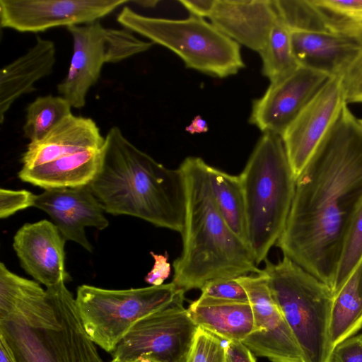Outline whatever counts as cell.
Returning a JSON list of instances; mask_svg holds the SVG:
<instances>
[{
	"instance_id": "22",
	"label": "cell",
	"mask_w": 362,
	"mask_h": 362,
	"mask_svg": "<svg viewBox=\"0 0 362 362\" xmlns=\"http://www.w3.org/2000/svg\"><path fill=\"white\" fill-rule=\"evenodd\" d=\"M198 327L221 339L243 341L252 332L254 316L250 302L201 296L187 308Z\"/></svg>"
},
{
	"instance_id": "36",
	"label": "cell",
	"mask_w": 362,
	"mask_h": 362,
	"mask_svg": "<svg viewBox=\"0 0 362 362\" xmlns=\"http://www.w3.org/2000/svg\"><path fill=\"white\" fill-rule=\"evenodd\" d=\"M154 259L152 269L147 274L145 281L151 286H160L170 274L171 267L167 253L165 255L150 252Z\"/></svg>"
},
{
	"instance_id": "2",
	"label": "cell",
	"mask_w": 362,
	"mask_h": 362,
	"mask_svg": "<svg viewBox=\"0 0 362 362\" xmlns=\"http://www.w3.org/2000/svg\"><path fill=\"white\" fill-rule=\"evenodd\" d=\"M88 185L105 212L134 216L181 233L185 192L180 170L155 160L118 127L105 136L100 165Z\"/></svg>"
},
{
	"instance_id": "19",
	"label": "cell",
	"mask_w": 362,
	"mask_h": 362,
	"mask_svg": "<svg viewBox=\"0 0 362 362\" xmlns=\"http://www.w3.org/2000/svg\"><path fill=\"white\" fill-rule=\"evenodd\" d=\"M105 136L89 117H66L41 139L29 142L21 157L23 168L45 164L91 148H101Z\"/></svg>"
},
{
	"instance_id": "39",
	"label": "cell",
	"mask_w": 362,
	"mask_h": 362,
	"mask_svg": "<svg viewBox=\"0 0 362 362\" xmlns=\"http://www.w3.org/2000/svg\"><path fill=\"white\" fill-rule=\"evenodd\" d=\"M185 130L191 134L205 133L209 130L206 121L200 115L196 116L192 122L185 128Z\"/></svg>"
},
{
	"instance_id": "33",
	"label": "cell",
	"mask_w": 362,
	"mask_h": 362,
	"mask_svg": "<svg viewBox=\"0 0 362 362\" xmlns=\"http://www.w3.org/2000/svg\"><path fill=\"white\" fill-rule=\"evenodd\" d=\"M201 296L216 299L250 302L248 295L238 278L219 279L206 284Z\"/></svg>"
},
{
	"instance_id": "15",
	"label": "cell",
	"mask_w": 362,
	"mask_h": 362,
	"mask_svg": "<svg viewBox=\"0 0 362 362\" xmlns=\"http://www.w3.org/2000/svg\"><path fill=\"white\" fill-rule=\"evenodd\" d=\"M33 207L49 215L64 239L93 251L85 228L103 230L109 225L105 211L89 185L45 189L35 194Z\"/></svg>"
},
{
	"instance_id": "27",
	"label": "cell",
	"mask_w": 362,
	"mask_h": 362,
	"mask_svg": "<svg viewBox=\"0 0 362 362\" xmlns=\"http://www.w3.org/2000/svg\"><path fill=\"white\" fill-rule=\"evenodd\" d=\"M71 108L69 102L60 95L37 97L26 107L23 127L24 136L30 142L41 139L72 114Z\"/></svg>"
},
{
	"instance_id": "5",
	"label": "cell",
	"mask_w": 362,
	"mask_h": 362,
	"mask_svg": "<svg viewBox=\"0 0 362 362\" xmlns=\"http://www.w3.org/2000/svg\"><path fill=\"white\" fill-rule=\"evenodd\" d=\"M264 262L262 270L272 296L301 350L304 362H331L332 290L285 256L276 264L268 259Z\"/></svg>"
},
{
	"instance_id": "16",
	"label": "cell",
	"mask_w": 362,
	"mask_h": 362,
	"mask_svg": "<svg viewBox=\"0 0 362 362\" xmlns=\"http://www.w3.org/2000/svg\"><path fill=\"white\" fill-rule=\"evenodd\" d=\"M65 242L53 222L41 220L22 226L13 247L25 272L49 288L70 279L65 269Z\"/></svg>"
},
{
	"instance_id": "4",
	"label": "cell",
	"mask_w": 362,
	"mask_h": 362,
	"mask_svg": "<svg viewBox=\"0 0 362 362\" xmlns=\"http://www.w3.org/2000/svg\"><path fill=\"white\" fill-rule=\"evenodd\" d=\"M238 176L245 204L247 243L259 264L279 239L295 193L296 177L282 136L264 133Z\"/></svg>"
},
{
	"instance_id": "24",
	"label": "cell",
	"mask_w": 362,
	"mask_h": 362,
	"mask_svg": "<svg viewBox=\"0 0 362 362\" xmlns=\"http://www.w3.org/2000/svg\"><path fill=\"white\" fill-rule=\"evenodd\" d=\"M362 327V260L334 295L330 340L334 348Z\"/></svg>"
},
{
	"instance_id": "32",
	"label": "cell",
	"mask_w": 362,
	"mask_h": 362,
	"mask_svg": "<svg viewBox=\"0 0 362 362\" xmlns=\"http://www.w3.org/2000/svg\"><path fill=\"white\" fill-rule=\"evenodd\" d=\"M344 103L362 104V45L339 76Z\"/></svg>"
},
{
	"instance_id": "29",
	"label": "cell",
	"mask_w": 362,
	"mask_h": 362,
	"mask_svg": "<svg viewBox=\"0 0 362 362\" xmlns=\"http://www.w3.org/2000/svg\"><path fill=\"white\" fill-rule=\"evenodd\" d=\"M279 19L291 30L329 32L310 0L273 1Z\"/></svg>"
},
{
	"instance_id": "18",
	"label": "cell",
	"mask_w": 362,
	"mask_h": 362,
	"mask_svg": "<svg viewBox=\"0 0 362 362\" xmlns=\"http://www.w3.org/2000/svg\"><path fill=\"white\" fill-rule=\"evenodd\" d=\"M209 18L222 33L259 53L279 19L269 0H216Z\"/></svg>"
},
{
	"instance_id": "11",
	"label": "cell",
	"mask_w": 362,
	"mask_h": 362,
	"mask_svg": "<svg viewBox=\"0 0 362 362\" xmlns=\"http://www.w3.org/2000/svg\"><path fill=\"white\" fill-rule=\"evenodd\" d=\"M129 0H0V25L21 33H40L91 23Z\"/></svg>"
},
{
	"instance_id": "12",
	"label": "cell",
	"mask_w": 362,
	"mask_h": 362,
	"mask_svg": "<svg viewBox=\"0 0 362 362\" xmlns=\"http://www.w3.org/2000/svg\"><path fill=\"white\" fill-rule=\"evenodd\" d=\"M238 279L248 295L254 316L253 330L242 342L254 355L272 362H304L301 350L273 299L263 270Z\"/></svg>"
},
{
	"instance_id": "40",
	"label": "cell",
	"mask_w": 362,
	"mask_h": 362,
	"mask_svg": "<svg viewBox=\"0 0 362 362\" xmlns=\"http://www.w3.org/2000/svg\"><path fill=\"white\" fill-rule=\"evenodd\" d=\"M0 362H17L5 339L0 336Z\"/></svg>"
},
{
	"instance_id": "28",
	"label": "cell",
	"mask_w": 362,
	"mask_h": 362,
	"mask_svg": "<svg viewBox=\"0 0 362 362\" xmlns=\"http://www.w3.org/2000/svg\"><path fill=\"white\" fill-rule=\"evenodd\" d=\"M327 30L362 42V0H310Z\"/></svg>"
},
{
	"instance_id": "37",
	"label": "cell",
	"mask_w": 362,
	"mask_h": 362,
	"mask_svg": "<svg viewBox=\"0 0 362 362\" xmlns=\"http://www.w3.org/2000/svg\"><path fill=\"white\" fill-rule=\"evenodd\" d=\"M225 362H256V360L242 341H228L226 344Z\"/></svg>"
},
{
	"instance_id": "1",
	"label": "cell",
	"mask_w": 362,
	"mask_h": 362,
	"mask_svg": "<svg viewBox=\"0 0 362 362\" xmlns=\"http://www.w3.org/2000/svg\"><path fill=\"white\" fill-rule=\"evenodd\" d=\"M362 202V120L343 104L296 180L284 256L332 290L344 240Z\"/></svg>"
},
{
	"instance_id": "7",
	"label": "cell",
	"mask_w": 362,
	"mask_h": 362,
	"mask_svg": "<svg viewBox=\"0 0 362 362\" xmlns=\"http://www.w3.org/2000/svg\"><path fill=\"white\" fill-rule=\"evenodd\" d=\"M59 325L30 328L14 322H0V336L17 362H103L84 329L76 299L65 282L46 288Z\"/></svg>"
},
{
	"instance_id": "42",
	"label": "cell",
	"mask_w": 362,
	"mask_h": 362,
	"mask_svg": "<svg viewBox=\"0 0 362 362\" xmlns=\"http://www.w3.org/2000/svg\"><path fill=\"white\" fill-rule=\"evenodd\" d=\"M158 2V1H129V3L137 4L140 5L141 6H144V7H154Z\"/></svg>"
},
{
	"instance_id": "8",
	"label": "cell",
	"mask_w": 362,
	"mask_h": 362,
	"mask_svg": "<svg viewBox=\"0 0 362 362\" xmlns=\"http://www.w3.org/2000/svg\"><path fill=\"white\" fill-rule=\"evenodd\" d=\"M182 291L173 282L124 290L81 285L75 299L90 339L112 354L139 320L170 303Z\"/></svg>"
},
{
	"instance_id": "35",
	"label": "cell",
	"mask_w": 362,
	"mask_h": 362,
	"mask_svg": "<svg viewBox=\"0 0 362 362\" xmlns=\"http://www.w3.org/2000/svg\"><path fill=\"white\" fill-rule=\"evenodd\" d=\"M331 362H362V334L354 335L334 346Z\"/></svg>"
},
{
	"instance_id": "6",
	"label": "cell",
	"mask_w": 362,
	"mask_h": 362,
	"mask_svg": "<svg viewBox=\"0 0 362 362\" xmlns=\"http://www.w3.org/2000/svg\"><path fill=\"white\" fill-rule=\"evenodd\" d=\"M117 21L124 28L175 52L187 68L222 78L245 67L239 44L204 18L149 17L124 6Z\"/></svg>"
},
{
	"instance_id": "23",
	"label": "cell",
	"mask_w": 362,
	"mask_h": 362,
	"mask_svg": "<svg viewBox=\"0 0 362 362\" xmlns=\"http://www.w3.org/2000/svg\"><path fill=\"white\" fill-rule=\"evenodd\" d=\"M102 148L82 151L30 168H21L18 177L45 189L89 185L97 174Z\"/></svg>"
},
{
	"instance_id": "13",
	"label": "cell",
	"mask_w": 362,
	"mask_h": 362,
	"mask_svg": "<svg viewBox=\"0 0 362 362\" xmlns=\"http://www.w3.org/2000/svg\"><path fill=\"white\" fill-rule=\"evenodd\" d=\"M329 78L300 66L286 77L270 82L264 95L253 101L249 122L263 133L282 136Z\"/></svg>"
},
{
	"instance_id": "25",
	"label": "cell",
	"mask_w": 362,
	"mask_h": 362,
	"mask_svg": "<svg viewBox=\"0 0 362 362\" xmlns=\"http://www.w3.org/2000/svg\"><path fill=\"white\" fill-rule=\"evenodd\" d=\"M207 170L213 197L220 213L231 230L247 245L245 204L239 176L209 165Z\"/></svg>"
},
{
	"instance_id": "10",
	"label": "cell",
	"mask_w": 362,
	"mask_h": 362,
	"mask_svg": "<svg viewBox=\"0 0 362 362\" xmlns=\"http://www.w3.org/2000/svg\"><path fill=\"white\" fill-rule=\"evenodd\" d=\"M185 293L139 320L111 354L112 360L148 356L159 362H186L198 326L183 306Z\"/></svg>"
},
{
	"instance_id": "34",
	"label": "cell",
	"mask_w": 362,
	"mask_h": 362,
	"mask_svg": "<svg viewBox=\"0 0 362 362\" xmlns=\"http://www.w3.org/2000/svg\"><path fill=\"white\" fill-rule=\"evenodd\" d=\"M35 195L25 189H0V218H6L18 211L33 206Z\"/></svg>"
},
{
	"instance_id": "41",
	"label": "cell",
	"mask_w": 362,
	"mask_h": 362,
	"mask_svg": "<svg viewBox=\"0 0 362 362\" xmlns=\"http://www.w3.org/2000/svg\"><path fill=\"white\" fill-rule=\"evenodd\" d=\"M110 362H159L158 361H156L154 358L148 357V356H140L136 358L129 359L127 361H117L112 360Z\"/></svg>"
},
{
	"instance_id": "38",
	"label": "cell",
	"mask_w": 362,
	"mask_h": 362,
	"mask_svg": "<svg viewBox=\"0 0 362 362\" xmlns=\"http://www.w3.org/2000/svg\"><path fill=\"white\" fill-rule=\"evenodd\" d=\"M216 0H180L179 2L191 13L192 16L204 18L211 15Z\"/></svg>"
},
{
	"instance_id": "3",
	"label": "cell",
	"mask_w": 362,
	"mask_h": 362,
	"mask_svg": "<svg viewBox=\"0 0 362 362\" xmlns=\"http://www.w3.org/2000/svg\"><path fill=\"white\" fill-rule=\"evenodd\" d=\"M201 158L187 157L179 166L185 192L182 249L173 262V283L185 292L209 282L235 279L262 269L246 243L229 228L214 201Z\"/></svg>"
},
{
	"instance_id": "9",
	"label": "cell",
	"mask_w": 362,
	"mask_h": 362,
	"mask_svg": "<svg viewBox=\"0 0 362 362\" xmlns=\"http://www.w3.org/2000/svg\"><path fill=\"white\" fill-rule=\"evenodd\" d=\"M73 52L66 75L57 85L60 96L71 107L81 109L98 81L106 63H116L149 49L153 43L137 38L132 32L104 27L100 22L67 28Z\"/></svg>"
},
{
	"instance_id": "20",
	"label": "cell",
	"mask_w": 362,
	"mask_h": 362,
	"mask_svg": "<svg viewBox=\"0 0 362 362\" xmlns=\"http://www.w3.org/2000/svg\"><path fill=\"white\" fill-rule=\"evenodd\" d=\"M55 62L54 43L37 35L31 48L2 67L0 71L1 124L16 100L35 91V84L52 74Z\"/></svg>"
},
{
	"instance_id": "14",
	"label": "cell",
	"mask_w": 362,
	"mask_h": 362,
	"mask_svg": "<svg viewBox=\"0 0 362 362\" xmlns=\"http://www.w3.org/2000/svg\"><path fill=\"white\" fill-rule=\"evenodd\" d=\"M344 103L339 76L330 77L282 134L296 180Z\"/></svg>"
},
{
	"instance_id": "30",
	"label": "cell",
	"mask_w": 362,
	"mask_h": 362,
	"mask_svg": "<svg viewBox=\"0 0 362 362\" xmlns=\"http://www.w3.org/2000/svg\"><path fill=\"white\" fill-rule=\"evenodd\" d=\"M362 260V202L356 211L347 232L332 291L335 295Z\"/></svg>"
},
{
	"instance_id": "31",
	"label": "cell",
	"mask_w": 362,
	"mask_h": 362,
	"mask_svg": "<svg viewBox=\"0 0 362 362\" xmlns=\"http://www.w3.org/2000/svg\"><path fill=\"white\" fill-rule=\"evenodd\" d=\"M226 344L215 334L198 327L186 362H225Z\"/></svg>"
},
{
	"instance_id": "17",
	"label": "cell",
	"mask_w": 362,
	"mask_h": 362,
	"mask_svg": "<svg viewBox=\"0 0 362 362\" xmlns=\"http://www.w3.org/2000/svg\"><path fill=\"white\" fill-rule=\"evenodd\" d=\"M0 322H14L30 328L59 325L47 290L36 281L18 276L0 264Z\"/></svg>"
},
{
	"instance_id": "26",
	"label": "cell",
	"mask_w": 362,
	"mask_h": 362,
	"mask_svg": "<svg viewBox=\"0 0 362 362\" xmlns=\"http://www.w3.org/2000/svg\"><path fill=\"white\" fill-rule=\"evenodd\" d=\"M259 54L262 74L270 82L286 77L300 66L293 52L291 30L279 19L272 27Z\"/></svg>"
},
{
	"instance_id": "21",
	"label": "cell",
	"mask_w": 362,
	"mask_h": 362,
	"mask_svg": "<svg viewBox=\"0 0 362 362\" xmlns=\"http://www.w3.org/2000/svg\"><path fill=\"white\" fill-rule=\"evenodd\" d=\"M298 64L329 77L339 76L360 49L362 42L331 33L291 30Z\"/></svg>"
}]
</instances>
